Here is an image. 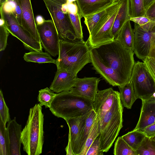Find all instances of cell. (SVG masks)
Masks as SVG:
<instances>
[{
  "instance_id": "obj_11",
  "label": "cell",
  "mask_w": 155,
  "mask_h": 155,
  "mask_svg": "<svg viewBox=\"0 0 155 155\" xmlns=\"http://www.w3.org/2000/svg\"><path fill=\"white\" fill-rule=\"evenodd\" d=\"M134 43L133 51L139 59L142 60L147 58L150 47L151 40L154 31L145 30L134 23L133 29Z\"/></svg>"
},
{
  "instance_id": "obj_26",
  "label": "cell",
  "mask_w": 155,
  "mask_h": 155,
  "mask_svg": "<svg viewBox=\"0 0 155 155\" xmlns=\"http://www.w3.org/2000/svg\"><path fill=\"white\" fill-rule=\"evenodd\" d=\"M96 117V114L94 109L88 113L78 143L77 155H78L82 150L93 124Z\"/></svg>"
},
{
  "instance_id": "obj_3",
  "label": "cell",
  "mask_w": 155,
  "mask_h": 155,
  "mask_svg": "<svg viewBox=\"0 0 155 155\" xmlns=\"http://www.w3.org/2000/svg\"><path fill=\"white\" fill-rule=\"evenodd\" d=\"M93 101L69 91L56 94L50 110L56 117L64 120L77 118L93 109Z\"/></svg>"
},
{
  "instance_id": "obj_33",
  "label": "cell",
  "mask_w": 155,
  "mask_h": 155,
  "mask_svg": "<svg viewBox=\"0 0 155 155\" xmlns=\"http://www.w3.org/2000/svg\"><path fill=\"white\" fill-rule=\"evenodd\" d=\"M56 94L47 87L39 91L38 100L41 106H44L45 108H50Z\"/></svg>"
},
{
  "instance_id": "obj_43",
  "label": "cell",
  "mask_w": 155,
  "mask_h": 155,
  "mask_svg": "<svg viewBox=\"0 0 155 155\" xmlns=\"http://www.w3.org/2000/svg\"><path fill=\"white\" fill-rule=\"evenodd\" d=\"M147 57L153 58L155 61V32L153 34L151 40L150 47Z\"/></svg>"
},
{
  "instance_id": "obj_31",
  "label": "cell",
  "mask_w": 155,
  "mask_h": 155,
  "mask_svg": "<svg viewBox=\"0 0 155 155\" xmlns=\"http://www.w3.org/2000/svg\"><path fill=\"white\" fill-rule=\"evenodd\" d=\"M100 133V121L97 118L94 122L84 148L78 155H86L90 147Z\"/></svg>"
},
{
  "instance_id": "obj_27",
  "label": "cell",
  "mask_w": 155,
  "mask_h": 155,
  "mask_svg": "<svg viewBox=\"0 0 155 155\" xmlns=\"http://www.w3.org/2000/svg\"><path fill=\"white\" fill-rule=\"evenodd\" d=\"M24 60L28 62L55 64L56 60L53 59L48 52L42 51H32L25 54L23 56Z\"/></svg>"
},
{
  "instance_id": "obj_5",
  "label": "cell",
  "mask_w": 155,
  "mask_h": 155,
  "mask_svg": "<svg viewBox=\"0 0 155 155\" xmlns=\"http://www.w3.org/2000/svg\"><path fill=\"white\" fill-rule=\"evenodd\" d=\"M123 107L120 94L100 122V148L103 152L108 151L123 127Z\"/></svg>"
},
{
  "instance_id": "obj_25",
  "label": "cell",
  "mask_w": 155,
  "mask_h": 155,
  "mask_svg": "<svg viewBox=\"0 0 155 155\" xmlns=\"http://www.w3.org/2000/svg\"><path fill=\"white\" fill-rule=\"evenodd\" d=\"M118 87L123 106L128 109H131L133 104L137 99L132 81L130 80L125 84Z\"/></svg>"
},
{
  "instance_id": "obj_35",
  "label": "cell",
  "mask_w": 155,
  "mask_h": 155,
  "mask_svg": "<svg viewBox=\"0 0 155 155\" xmlns=\"http://www.w3.org/2000/svg\"><path fill=\"white\" fill-rule=\"evenodd\" d=\"M136 151L137 155H155V147L150 138L146 136Z\"/></svg>"
},
{
  "instance_id": "obj_8",
  "label": "cell",
  "mask_w": 155,
  "mask_h": 155,
  "mask_svg": "<svg viewBox=\"0 0 155 155\" xmlns=\"http://www.w3.org/2000/svg\"><path fill=\"white\" fill-rule=\"evenodd\" d=\"M120 6L121 5L106 15L89 34L87 42L91 48L111 42L114 40L112 30L115 18Z\"/></svg>"
},
{
  "instance_id": "obj_24",
  "label": "cell",
  "mask_w": 155,
  "mask_h": 155,
  "mask_svg": "<svg viewBox=\"0 0 155 155\" xmlns=\"http://www.w3.org/2000/svg\"><path fill=\"white\" fill-rule=\"evenodd\" d=\"M130 20L127 21L119 31L116 38L123 45L133 51L134 34Z\"/></svg>"
},
{
  "instance_id": "obj_39",
  "label": "cell",
  "mask_w": 155,
  "mask_h": 155,
  "mask_svg": "<svg viewBox=\"0 0 155 155\" xmlns=\"http://www.w3.org/2000/svg\"><path fill=\"white\" fill-rule=\"evenodd\" d=\"M147 69L155 80V61L147 57L143 61Z\"/></svg>"
},
{
  "instance_id": "obj_19",
  "label": "cell",
  "mask_w": 155,
  "mask_h": 155,
  "mask_svg": "<svg viewBox=\"0 0 155 155\" xmlns=\"http://www.w3.org/2000/svg\"><path fill=\"white\" fill-rule=\"evenodd\" d=\"M64 13L68 14L75 33L79 40H83L81 19L82 17L76 3V0H67L61 6Z\"/></svg>"
},
{
  "instance_id": "obj_37",
  "label": "cell",
  "mask_w": 155,
  "mask_h": 155,
  "mask_svg": "<svg viewBox=\"0 0 155 155\" xmlns=\"http://www.w3.org/2000/svg\"><path fill=\"white\" fill-rule=\"evenodd\" d=\"M9 32L5 25L4 19L1 17L0 24V51L4 50L7 44V39Z\"/></svg>"
},
{
  "instance_id": "obj_16",
  "label": "cell",
  "mask_w": 155,
  "mask_h": 155,
  "mask_svg": "<svg viewBox=\"0 0 155 155\" xmlns=\"http://www.w3.org/2000/svg\"><path fill=\"white\" fill-rule=\"evenodd\" d=\"M77 78V76H74L66 70L57 69L49 88L57 94L70 91L74 86Z\"/></svg>"
},
{
  "instance_id": "obj_7",
  "label": "cell",
  "mask_w": 155,
  "mask_h": 155,
  "mask_svg": "<svg viewBox=\"0 0 155 155\" xmlns=\"http://www.w3.org/2000/svg\"><path fill=\"white\" fill-rule=\"evenodd\" d=\"M50 13L60 39L71 41L79 40L68 14L64 13L62 6L48 0H43Z\"/></svg>"
},
{
  "instance_id": "obj_38",
  "label": "cell",
  "mask_w": 155,
  "mask_h": 155,
  "mask_svg": "<svg viewBox=\"0 0 155 155\" xmlns=\"http://www.w3.org/2000/svg\"><path fill=\"white\" fill-rule=\"evenodd\" d=\"M103 152L100 149V137L99 136L90 147L86 155H103Z\"/></svg>"
},
{
  "instance_id": "obj_32",
  "label": "cell",
  "mask_w": 155,
  "mask_h": 155,
  "mask_svg": "<svg viewBox=\"0 0 155 155\" xmlns=\"http://www.w3.org/2000/svg\"><path fill=\"white\" fill-rule=\"evenodd\" d=\"M114 154V155H137L136 151L121 137H118L115 143Z\"/></svg>"
},
{
  "instance_id": "obj_14",
  "label": "cell",
  "mask_w": 155,
  "mask_h": 155,
  "mask_svg": "<svg viewBox=\"0 0 155 155\" xmlns=\"http://www.w3.org/2000/svg\"><path fill=\"white\" fill-rule=\"evenodd\" d=\"M100 81L99 78L96 77L77 78L74 86L70 91L94 102L98 91V86Z\"/></svg>"
},
{
  "instance_id": "obj_20",
  "label": "cell",
  "mask_w": 155,
  "mask_h": 155,
  "mask_svg": "<svg viewBox=\"0 0 155 155\" xmlns=\"http://www.w3.org/2000/svg\"><path fill=\"white\" fill-rule=\"evenodd\" d=\"M7 128L9 140L10 155H20L21 125L17 123L15 117L8 123Z\"/></svg>"
},
{
  "instance_id": "obj_46",
  "label": "cell",
  "mask_w": 155,
  "mask_h": 155,
  "mask_svg": "<svg viewBox=\"0 0 155 155\" xmlns=\"http://www.w3.org/2000/svg\"><path fill=\"white\" fill-rule=\"evenodd\" d=\"M57 4L62 6L66 3L67 0H48Z\"/></svg>"
},
{
  "instance_id": "obj_18",
  "label": "cell",
  "mask_w": 155,
  "mask_h": 155,
  "mask_svg": "<svg viewBox=\"0 0 155 155\" xmlns=\"http://www.w3.org/2000/svg\"><path fill=\"white\" fill-rule=\"evenodd\" d=\"M88 113L80 117L65 120L69 128L68 140L74 155H77L78 143Z\"/></svg>"
},
{
  "instance_id": "obj_29",
  "label": "cell",
  "mask_w": 155,
  "mask_h": 155,
  "mask_svg": "<svg viewBox=\"0 0 155 155\" xmlns=\"http://www.w3.org/2000/svg\"><path fill=\"white\" fill-rule=\"evenodd\" d=\"M0 8L4 12L12 14L21 26V11L17 0H7L0 5Z\"/></svg>"
},
{
  "instance_id": "obj_9",
  "label": "cell",
  "mask_w": 155,
  "mask_h": 155,
  "mask_svg": "<svg viewBox=\"0 0 155 155\" xmlns=\"http://www.w3.org/2000/svg\"><path fill=\"white\" fill-rule=\"evenodd\" d=\"M0 12L1 17L4 19L6 27L10 33L21 41L28 49L31 51H42L41 43L20 25L12 14L4 12L1 8Z\"/></svg>"
},
{
  "instance_id": "obj_51",
  "label": "cell",
  "mask_w": 155,
  "mask_h": 155,
  "mask_svg": "<svg viewBox=\"0 0 155 155\" xmlns=\"http://www.w3.org/2000/svg\"><path fill=\"white\" fill-rule=\"evenodd\" d=\"M118 0H114V2H115V1H118Z\"/></svg>"
},
{
  "instance_id": "obj_12",
  "label": "cell",
  "mask_w": 155,
  "mask_h": 155,
  "mask_svg": "<svg viewBox=\"0 0 155 155\" xmlns=\"http://www.w3.org/2000/svg\"><path fill=\"white\" fill-rule=\"evenodd\" d=\"M119 94V92L114 90L111 87L98 91L93 103V107L100 122Z\"/></svg>"
},
{
  "instance_id": "obj_40",
  "label": "cell",
  "mask_w": 155,
  "mask_h": 155,
  "mask_svg": "<svg viewBox=\"0 0 155 155\" xmlns=\"http://www.w3.org/2000/svg\"><path fill=\"white\" fill-rule=\"evenodd\" d=\"M145 16L151 21H155V1L146 9Z\"/></svg>"
},
{
  "instance_id": "obj_44",
  "label": "cell",
  "mask_w": 155,
  "mask_h": 155,
  "mask_svg": "<svg viewBox=\"0 0 155 155\" xmlns=\"http://www.w3.org/2000/svg\"><path fill=\"white\" fill-rule=\"evenodd\" d=\"M67 155H74L73 151L70 141L68 140V143L67 146L65 148Z\"/></svg>"
},
{
  "instance_id": "obj_50",
  "label": "cell",
  "mask_w": 155,
  "mask_h": 155,
  "mask_svg": "<svg viewBox=\"0 0 155 155\" xmlns=\"http://www.w3.org/2000/svg\"><path fill=\"white\" fill-rule=\"evenodd\" d=\"M153 30L155 32V26L154 27V28H153Z\"/></svg>"
},
{
  "instance_id": "obj_48",
  "label": "cell",
  "mask_w": 155,
  "mask_h": 155,
  "mask_svg": "<svg viewBox=\"0 0 155 155\" xmlns=\"http://www.w3.org/2000/svg\"><path fill=\"white\" fill-rule=\"evenodd\" d=\"M150 138L153 144L155 147V137H153Z\"/></svg>"
},
{
  "instance_id": "obj_45",
  "label": "cell",
  "mask_w": 155,
  "mask_h": 155,
  "mask_svg": "<svg viewBox=\"0 0 155 155\" xmlns=\"http://www.w3.org/2000/svg\"><path fill=\"white\" fill-rule=\"evenodd\" d=\"M45 20L42 16L38 15L36 17L35 21L36 25H40L43 23Z\"/></svg>"
},
{
  "instance_id": "obj_2",
  "label": "cell",
  "mask_w": 155,
  "mask_h": 155,
  "mask_svg": "<svg viewBox=\"0 0 155 155\" xmlns=\"http://www.w3.org/2000/svg\"><path fill=\"white\" fill-rule=\"evenodd\" d=\"M90 49L87 41H71L60 39L58 57L55 64L57 69L67 71L74 76L91 63Z\"/></svg>"
},
{
  "instance_id": "obj_41",
  "label": "cell",
  "mask_w": 155,
  "mask_h": 155,
  "mask_svg": "<svg viewBox=\"0 0 155 155\" xmlns=\"http://www.w3.org/2000/svg\"><path fill=\"white\" fill-rule=\"evenodd\" d=\"M130 20L133 21L140 26L143 25L151 21L148 18L145 16L130 18Z\"/></svg>"
},
{
  "instance_id": "obj_17",
  "label": "cell",
  "mask_w": 155,
  "mask_h": 155,
  "mask_svg": "<svg viewBox=\"0 0 155 155\" xmlns=\"http://www.w3.org/2000/svg\"><path fill=\"white\" fill-rule=\"evenodd\" d=\"M142 104L139 120L134 130H143L147 127L155 123V98L142 100Z\"/></svg>"
},
{
  "instance_id": "obj_52",
  "label": "cell",
  "mask_w": 155,
  "mask_h": 155,
  "mask_svg": "<svg viewBox=\"0 0 155 155\" xmlns=\"http://www.w3.org/2000/svg\"></svg>"
},
{
  "instance_id": "obj_1",
  "label": "cell",
  "mask_w": 155,
  "mask_h": 155,
  "mask_svg": "<svg viewBox=\"0 0 155 155\" xmlns=\"http://www.w3.org/2000/svg\"><path fill=\"white\" fill-rule=\"evenodd\" d=\"M91 49L125 84L130 81L135 63L132 50L126 48L117 39Z\"/></svg>"
},
{
  "instance_id": "obj_42",
  "label": "cell",
  "mask_w": 155,
  "mask_h": 155,
  "mask_svg": "<svg viewBox=\"0 0 155 155\" xmlns=\"http://www.w3.org/2000/svg\"><path fill=\"white\" fill-rule=\"evenodd\" d=\"M142 131L148 137L152 138L155 137V123L147 127Z\"/></svg>"
},
{
  "instance_id": "obj_30",
  "label": "cell",
  "mask_w": 155,
  "mask_h": 155,
  "mask_svg": "<svg viewBox=\"0 0 155 155\" xmlns=\"http://www.w3.org/2000/svg\"><path fill=\"white\" fill-rule=\"evenodd\" d=\"M0 155H10V143L6 125L0 119Z\"/></svg>"
},
{
  "instance_id": "obj_4",
  "label": "cell",
  "mask_w": 155,
  "mask_h": 155,
  "mask_svg": "<svg viewBox=\"0 0 155 155\" xmlns=\"http://www.w3.org/2000/svg\"><path fill=\"white\" fill-rule=\"evenodd\" d=\"M42 110L40 103L30 108L26 124L22 131L21 143L24 151L28 155H39L42 153L44 118Z\"/></svg>"
},
{
  "instance_id": "obj_6",
  "label": "cell",
  "mask_w": 155,
  "mask_h": 155,
  "mask_svg": "<svg viewBox=\"0 0 155 155\" xmlns=\"http://www.w3.org/2000/svg\"><path fill=\"white\" fill-rule=\"evenodd\" d=\"M130 80L137 99L148 100L155 93V80L143 62H135Z\"/></svg>"
},
{
  "instance_id": "obj_21",
  "label": "cell",
  "mask_w": 155,
  "mask_h": 155,
  "mask_svg": "<svg viewBox=\"0 0 155 155\" xmlns=\"http://www.w3.org/2000/svg\"><path fill=\"white\" fill-rule=\"evenodd\" d=\"M114 2V0H76L82 17L106 8Z\"/></svg>"
},
{
  "instance_id": "obj_10",
  "label": "cell",
  "mask_w": 155,
  "mask_h": 155,
  "mask_svg": "<svg viewBox=\"0 0 155 155\" xmlns=\"http://www.w3.org/2000/svg\"><path fill=\"white\" fill-rule=\"evenodd\" d=\"M36 26L42 46L51 55H58L60 38L52 20H45Z\"/></svg>"
},
{
  "instance_id": "obj_22",
  "label": "cell",
  "mask_w": 155,
  "mask_h": 155,
  "mask_svg": "<svg viewBox=\"0 0 155 155\" xmlns=\"http://www.w3.org/2000/svg\"><path fill=\"white\" fill-rule=\"evenodd\" d=\"M121 6L115 18L112 30V34L115 39L124 23L130 20L128 0H120Z\"/></svg>"
},
{
  "instance_id": "obj_23",
  "label": "cell",
  "mask_w": 155,
  "mask_h": 155,
  "mask_svg": "<svg viewBox=\"0 0 155 155\" xmlns=\"http://www.w3.org/2000/svg\"><path fill=\"white\" fill-rule=\"evenodd\" d=\"M121 5L120 0L114 2L107 7L93 14L84 17V23L90 34L94 27L108 13Z\"/></svg>"
},
{
  "instance_id": "obj_36",
  "label": "cell",
  "mask_w": 155,
  "mask_h": 155,
  "mask_svg": "<svg viewBox=\"0 0 155 155\" xmlns=\"http://www.w3.org/2000/svg\"><path fill=\"white\" fill-rule=\"evenodd\" d=\"M9 109L5 101L2 91L0 90V120L6 125L11 120Z\"/></svg>"
},
{
  "instance_id": "obj_15",
  "label": "cell",
  "mask_w": 155,
  "mask_h": 155,
  "mask_svg": "<svg viewBox=\"0 0 155 155\" xmlns=\"http://www.w3.org/2000/svg\"><path fill=\"white\" fill-rule=\"evenodd\" d=\"M17 0L21 11V26L40 42L31 0Z\"/></svg>"
},
{
  "instance_id": "obj_49",
  "label": "cell",
  "mask_w": 155,
  "mask_h": 155,
  "mask_svg": "<svg viewBox=\"0 0 155 155\" xmlns=\"http://www.w3.org/2000/svg\"><path fill=\"white\" fill-rule=\"evenodd\" d=\"M7 0H0V5L4 3Z\"/></svg>"
},
{
  "instance_id": "obj_28",
  "label": "cell",
  "mask_w": 155,
  "mask_h": 155,
  "mask_svg": "<svg viewBox=\"0 0 155 155\" xmlns=\"http://www.w3.org/2000/svg\"><path fill=\"white\" fill-rule=\"evenodd\" d=\"M146 136L142 131L134 130L121 137L133 149L136 151Z\"/></svg>"
},
{
  "instance_id": "obj_34",
  "label": "cell",
  "mask_w": 155,
  "mask_h": 155,
  "mask_svg": "<svg viewBox=\"0 0 155 155\" xmlns=\"http://www.w3.org/2000/svg\"><path fill=\"white\" fill-rule=\"evenodd\" d=\"M130 18L145 16L146 10L143 0H128Z\"/></svg>"
},
{
  "instance_id": "obj_13",
  "label": "cell",
  "mask_w": 155,
  "mask_h": 155,
  "mask_svg": "<svg viewBox=\"0 0 155 155\" xmlns=\"http://www.w3.org/2000/svg\"><path fill=\"white\" fill-rule=\"evenodd\" d=\"M90 57L92 69L99 74L107 83L113 86L118 87L125 84L116 73L105 65L91 49Z\"/></svg>"
},
{
  "instance_id": "obj_47",
  "label": "cell",
  "mask_w": 155,
  "mask_h": 155,
  "mask_svg": "<svg viewBox=\"0 0 155 155\" xmlns=\"http://www.w3.org/2000/svg\"><path fill=\"white\" fill-rule=\"evenodd\" d=\"M144 8L146 9L155 0H143Z\"/></svg>"
}]
</instances>
